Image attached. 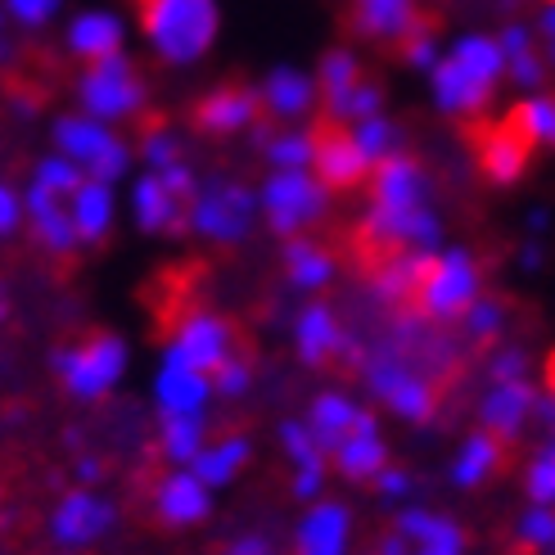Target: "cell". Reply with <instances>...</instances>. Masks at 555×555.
<instances>
[{
    "label": "cell",
    "mask_w": 555,
    "mask_h": 555,
    "mask_svg": "<svg viewBox=\"0 0 555 555\" xmlns=\"http://www.w3.org/2000/svg\"><path fill=\"white\" fill-rule=\"evenodd\" d=\"M258 204L267 227L281 240H294L308 235L330 212V190L317 181V172H271L258 190Z\"/></svg>",
    "instance_id": "obj_10"
},
{
    "label": "cell",
    "mask_w": 555,
    "mask_h": 555,
    "mask_svg": "<svg viewBox=\"0 0 555 555\" xmlns=\"http://www.w3.org/2000/svg\"><path fill=\"white\" fill-rule=\"evenodd\" d=\"M352 135H357V145H362V154H366L371 163H384V158L402 154V131H398L393 118H384V114H375V118H366V122H357Z\"/></svg>",
    "instance_id": "obj_42"
},
{
    "label": "cell",
    "mask_w": 555,
    "mask_h": 555,
    "mask_svg": "<svg viewBox=\"0 0 555 555\" xmlns=\"http://www.w3.org/2000/svg\"><path fill=\"white\" fill-rule=\"evenodd\" d=\"M248 456H254L248 434H221V438H208V448L190 461V469L217 492V488H227V483L240 479V469L248 465Z\"/></svg>",
    "instance_id": "obj_34"
},
{
    "label": "cell",
    "mask_w": 555,
    "mask_h": 555,
    "mask_svg": "<svg viewBox=\"0 0 555 555\" xmlns=\"http://www.w3.org/2000/svg\"><path fill=\"white\" fill-rule=\"evenodd\" d=\"M362 379L371 388V398L388 406L406 425H429L438 411V384L411 362L398 348H375L362 357Z\"/></svg>",
    "instance_id": "obj_3"
},
{
    "label": "cell",
    "mask_w": 555,
    "mask_h": 555,
    "mask_svg": "<svg viewBox=\"0 0 555 555\" xmlns=\"http://www.w3.org/2000/svg\"><path fill=\"white\" fill-rule=\"evenodd\" d=\"M73 227H77V240L81 244H104L108 227H114V185H104V181H81L73 190Z\"/></svg>",
    "instance_id": "obj_36"
},
{
    "label": "cell",
    "mask_w": 555,
    "mask_h": 555,
    "mask_svg": "<svg viewBox=\"0 0 555 555\" xmlns=\"http://www.w3.org/2000/svg\"><path fill=\"white\" fill-rule=\"evenodd\" d=\"M5 5L23 27H46L54 10H60V0H5Z\"/></svg>",
    "instance_id": "obj_50"
},
{
    "label": "cell",
    "mask_w": 555,
    "mask_h": 555,
    "mask_svg": "<svg viewBox=\"0 0 555 555\" xmlns=\"http://www.w3.org/2000/svg\"><path fill=\"white\" fill-rule=\"evenodd\" d=\"M434 100L448 118L475 122L483 108L492 104L496 87L506 77V50L496 37H465L448 60H438L434 68Z\"/></svg>",
    "instance_id": "obj_1"
},
{
    "label": "cell",
    "mask_w": 555,
    "mask_h": 555,
    "mask_svg": "<svg viewBox=\"0 0 555 555\" xmlns=\"http://www.w3.org/2000/svg\"><path fill=\"white\" fill-rule=\"evenodd\" d=\"M131 212H135V227L150 231V235L190 231V199L177 194L158 172H145L141 181L131 185Z\"/></svg>",
    "instance_id": "obj_23"
},
{
    "label": "cell",
    "mask_w": 555,
    "mask_h": 555,
    "mask_svg": "<svg viewBox=\"0 0 555 555\" xmlns=\"http://www.w3.org/2000/svg\"><path fill=\"white\" fill-rule=\"evenodd\" d=\"M114 524H118L114 502L100 496L95 488H81L77 483L50 511V542L60 546V551H87V546H95L108 529H114Z\"/></svg>",
    "instance_id": "obj_14"
},
{
    "label": "cell",
    "mask_w": 555,
    "mask_h": 555,
    "mask_svg": "<svg viewBox=\"0 0 555 555\" xmlns=\"http://www.w3.org/2000/svg\"><path fill=\"white\" fill-rule=\"evenodd\" d=\"M54 150L68 163H77L91 181H104V185H114L131 168V150L122 135L108 131V122L87 118V114H68L54 122Z\"/></svg>",
    "instance_id": "obj_9"
},
{
    "label": "cell",
    "mask_w": 555,
    "mask_h": 555,
    "mask_svg": "<svg viewBox=\"0 0 555 555\" xmlns=\"http://www.w3.org/2000/svg\"><path fill=\"white\" fill-rule=\"evenodd\" d=\"M317 91H321L325 118H335V122L357 127V122L384 114V87L375 77H366L362 60H357L352 50H325L321 54Z\"/></svg>",
    "instance_id": "obj_6"
},
{
    "label": "cell",
    "mask_w": 555,
    "mask_h": 555,
    "mask_svg": "<svg viewBox=\"0 0 555 555\" xmlns=\"http://www.w3.org/2000/svg\"><path fill=\"white\" fill-rule=\"evenodd\" d=\"M393 533L402 538L406 555H469V533L461 524L425 506H402Z\"/></svg>",
    "instance_id": "obj_21"
},
{
    "label": "cell",
    "mask_w": 555,
    "mask_h": 555,
    "mask_svg": "<svg viewBox=\"0 0 555 555\" xmlns=\"http://www.w3.org/2000/svg\"><path fill=\"white\" fill-rule=\"evenodd\" d=\"M5 54H10V46H5V37H0V60H5Z\"/></svg>",
    "instance_id": "obj_57"
},
{
    "label": "cell",
    "mask_w": 555,
    "mask_h": 555,
    "mask_svg": "<svg viewBox=\"0 0 555 555\" xmlns=\"http://www.w3.org/2000/svg\"><path fill=\"white\" fill-rule=\"evenodd\" d=\"M515 542H519V551L555 555V511L529 502V511L515 519Z\"/></svg>",
    "instance_id": "obj_43"
},
{
    "label": "cell",
    "mask_w": 555,
    "mask_h": 555,
    "mask_svg": "<svg viewBox=\"0 0 555 555\" xmlns=\"http://www.w3.org/2000/svg\"><path fill=\"white\" fill-rule=\"evenodd\" d=\"M384 465H388V442L379 434V415L330 452V469H339V479H348V483H375Z\"/></svg>",
    "instance_id": "obj_31"
},
{
    "label": "cell",
    "mask_w": 555,
    "mask_h": 555,
    "mask_svg": "<svg viewBox=\"0 0 555 555\" xmlns=\"http://www.w3.org/2000/svg\"><path fill=\"white\" fill-rule=\"evenodd\" d=\"M352 511L344 502H312L294 529V555H348Z\"/></svg>",
    "instance_id": "obj_28"
},
{
    "label": "cell",
    "mask_w": 555,
    "mask_h": 555,
    "mask_svg": "<svg viewBox=\"0 0 555 555\" xmlns=\"http://www.w3.org/2000/svg\"><path fill=\"white\" fill-rule=\"evenodd\" d=\"M258 212H262L258 190H248L244 181H231V177H212V181H199V194L190 204V231L212 244H240L254 231Z\"/></svg>",
    "instance_id": "obj_7"
},
{
    "label": "cell",
    "mask_w": 555,
    "mask_h": 555,
    "mask_svg": "<svg viewBox=\"0 0 555 555\" xmlns=\"http://www.w3.org/2000/svg\"><path fill=\"white\" fill-rule=\"evenodd\" d=\"M68 50L77 54L81 64H104V60H118L122 54V23L114 18V14H81V18H73V27H68Z\"/></svg>",
    "instance_id": "obj_35"
},
{
    "label": "cell",
    "mask_w": 555,
    "mask_h": 555,
    "mask_svg": "<svg viewBox=\"0 0 555 555\" xmlns=\"http://www.w3.org/2000/svg\"><path fill=\"white\" fill-rule=\"evenodd\" d=\"M275 438H281V452L289 456L294 465V479H289V492L298 496V502H321V488L330 479V456L321 452V442L312 438L308 421H285L281 429H275Z\"/></svg>",
    "instance_id": "obj_25"
},
{
    "label": "cell",
    "mask_w": 555,
    "mask_h": 555,
    "mask_svg": "<svg viewBox=\"0 0 555 555\" xmlns=\"http://www.w3.org/2000/svg\"><path fill=\"white\" fill-rule=\"evenodd\" d=\"M50 366L73 402H104L127 375V344L118 335H104L100 330V335L81 339V344L54 348Z\"/></svg>",
    "instance_id": "obj_4"
},
{
    "label": "cell",
    "mask_w": 555,
    "mask_h": 555,
    "mask_svg": "<svg viewBox=\"0 0 555 555\" xmlns=\"http://www.w3.org/2000/svg\"><path fill=\"white\" fill-rule=\"evenodd\" d=\"M27 221V204H23V194L10 185V181H0V240H10L18 227Z\"/></svg>",
    "instance_id": "obj_48"
},
{
    "label": "cell",
    "mask_w": 555,
    "mask_h": 555,
    "mask_svg": "<svg viewBox=\"0 0 555 555\" xmlns=\"http://www.w3.org/2000/svg\"><path fill=\"white\" fill-rule=\"evenodd\" d=\"M533 411H538V388L529 379L488 384V393L479 398V429H488L502 442H515L533 425Z\"/></svg>",
    "instance_id": "obj_22"
},
{
    "label": "cell",
    "mask_w": 555,
    "mask_h": 555,
    "mask_svg": "<svg viewBox=\"0 0 555 555\" xmlns=\"http://www.w3.org/2000/svg\"><path fill=\"white\" fill-rule=\"evenodd\" d=\"M488 379L492 384H506V379H529V352L506 344V348H496L488 357Z\"/></svg>",
    "instance_id": "obj_47"
},
{
    "label": "cell",
    "mask_w": 555,
    "mask_h": 555,
    "mask_svg": "<svg viewBox=\"0 0 555 555\" xmlns=\"http://www.w3.org/2000/svg\"><path fill=\"white\" fill-rule=\"evenodd\" d=\"M438 248H402V254H388L371 267V294L384 302V308H411L421 298V285L429 275Z\"/></svg>",
    "instance_id": "obj_24"
},
{
    "label": "cell",
    "mask_w": 555,
    "mask_h": 555,
    "mask_svg": "<svg viewBox=\"0 0 555 555\" xmlns=\"http://www.w3.org/2000/svg\"><path fill=\"white\" fill-rule=\"evenodd\" d=\"M145 77L135 68L127 54L118 60H104L81 68L77 77V100H81V114L100 118V122H131L145 114Z\"/></svg>",
    "instance_id": "obj_8"
},
{
    "label": "cell",
    "mask_w": 555,
    "mask_h": 555,
    "mask_svg": "<svg viewBox=\"0 0 555 555\" xmlns=\"http://www.w3.org/2000/svg\"><path fill=\"white\" fill-rule=\"evenodd\" d=\"M73 194L64 190H50V185H27L23 204H27V227H33V240L41 244V254L50 258H73L81 240H77V227H73V208H68Z\"/></svg>",
    "instance_id": "obj_18"
},
{
    "label": "cell",
    "mask_w": 555,
    "mask_h": 555,
    "mask_svg": "<svg viewBox=\"0 0 555 555\" xmlns=\"http://www.w3.org/2000/svg\"><path fill=\"white\" fill-rule=\"evenodd\" d=\"M204 448H208V415H163V425H158L163 461H172L177 469H185Z\"/></svg>",
    "instance_id": "obj_38"
},
{
    "label": "cell",
    "mask_w": 555,
    "mask_h": 555,
    "mask_svg": "<svg viewBox=\"0 0 555 555\" xmlns=\"http://www.w3.org/2000/svg\"><path fill=\"white\" fill-rule=\"evenodd\" d=\"M212 388H217V398H227V402L244 398L248 388H254V362H248L244 352H235L231 362H221V366H217V375H212Z\"/></svg>",
    "instance_id": "obj_46"
},
{
    "label": "cell",
    "mask_w": 555,
    "mask_h": 555,
    "mask_svg": "<svg viewBox=\"0 0 555 555\" xmlns=\"http://www.w3.org/2000/svg\"><path fill=\"white\" fill-rule=\"evenodd\" d=\"M267 118V108H262V95L258 87H244V81H227V87H217L208 95H199V104H194V131H204V135H240L248 127H262Z\"/></svg>",
    "instance_id": "obj_15"
},
{
    "label": "cell",
    "mask_w": 555,
    "mask_h": 555,
    "mask_svg": "<svg viewBox=\"0 0 555 555\" xmlns=\"http://www.w3.org/2000/svg\"><path fill=\"white\" fill-rule=\"evenodd\" d=\"M212 398H217L212 375L190 366L177 348H163V362H158V375H154L158 415H204Z\"/></svg>",
    "instance_id": "obj_16"
},
{
    "label": "cell",
    "mask_w": 555,
    "mask_h": 555,
    "mask_svg": "<svg viewBox=\"0 0 555 555\" xmlns=\"http://www.w3.org/2000/svg\"><path fill=\"white\" fill-rule=\"evenodd\" d=\"M258 145H262V154H267V163L275 172H312V131H298V127L271 131V127H258Z\"/></svg>",
    "instance_id": "obj_39"
},
{
    "label": "cell",
    "mask_w": 555,
    "mask_h": 555,
    "mask_svg": "<svg viewBox=\"0 0 555 555\" xmlns=\"http://www.w3.org/2000/svg\"><path fill=\"white\" fill-rule=\"evenodd\" d=\"M479 298H483V271H479V262H475L469 248L452 244V248H438L434 254L415 308H421L425 321L448 325V321H461Z\"/></svg>",
    "instance_id": "obj_5"
},
{
    "label": "cell",
    "mask_w": 555,
    "mask_h": 555,
    "mask_svg": "<svg viewBox=\"0 0 555 555\" xmlns=\"http://www.w3.org/2000/svg\"><path fill=\"white\" fill-rule=\"evenodd\" d=\"M411 488H415V479L406 475V469H398V465H384L375 475V492L384 496V502H406Z\"/></svg>",
    "instance_id": "obj_49"
},
{
    "label": "cell",
    "mask_w": 555,
    "mask_h": 555,
    "mask_svg": "<svg viewBox=\"0 0 555 555\" xmlns=\"http://www.w3.org/2000/svg\"><path fill=\"white\" fill-rule=\"evenodd\" d=\"M141 158L150 163V172H163V168H177V163H185L181 141H177V135L163 127V122L145 127V135H141Z\"/></svg>",
    "instance_id": "obj_45"
},
{
    "label": "cell",
    "mask_w": 555,
    "mask_h": 555,
    "mask_svg": "<svg viewBox=\"0 0 555 555\" xmlns=\"http://www.w3.org/2000/svg\"><path fill=\"white\" fill-rule=\"evenodd\" d=\"M502 465H506V442L492 438L488 429H475L456 448V456L448 465V479H452V488L469 492V488H483Z\"/></svg>",
    "instance_id": "obj_32"
},
{
    "label": "cell",
    "mask_w": 555,
    "mask_h": 555,
    "mask_svg": "<svg viewBox=\"0 0 555 555\" xmlns=\"http://www.w3.org/2000/svg\"><path fill=\"white\" fill-rule=\"evenodd\" d=\"M506 321H511V317H506V302H502V298H488V294L461 317L469 344H496V339L506 335Z\"/></svg>",
    "instance_id": "obj_41"
},
{
    "label": "cell",
    "mask_w": 555,
    "mask_h": 555,
    "mask_svg": "<svg viewBox=\"0 0 555 555\" xmlns=\"http://www.w3.org/2000/svg\"><path fill=\"white\" fill-rule=\"evenodd\" d=\"M357 235H362L371 254L388 258V254H402V248H438L442 221L429 204L425 208H375L371 204Z\"/></svg>",
    "instance_id": "obj_12"
},
{
    "label": "cell",
    "mask_w": 555,
    "mask_h": 555,
    "mask_svg": "<svg viewBox=\"0 0 555 555\" xmlns=\"http://www.w3.org/2000/svg\"><path fill=\"white\" fill-rule=\"evenodd\" d=\"M496 41H502V50H506V77H515V87H524V91H538L546 81V68H551L538 37L529 33V27L511 23Z\"/></svg>",
    "instance_id": "obj_37"
},
{
    "label": "cell",
    "mask_w": 555,
    "mask_h": 555,
    "mask_svg": "<svg viewBox=\"0 0 555 555\" xmlns=\"http://www.w3.org/2000/svg\"><path fill=\"white\" fill-rule=\"evenodd\" d=\"M294 348H298V362L312 366V371L344 357L348 335H344V321L335 317L330 302H308V308L294 317Z\"/></svg>",
    "instance_id": "obj_27"
},
{
    "label": "cell",
    "mask_w": 555,
    "mask_h": 555,
    "mask_svg": "<svg viewBox=\"0 0 555 555\" xmlns=\"http://www.w3.org/2000/svg\"><path fill=\"white\" fill-rule=\"evenodd\" d=\"M506 118L515 122V131L533 150H555V95H529V100H519Z\"/></svg>",
    "instance_id": "obj_40"
},
{
    "label": "cell",
    "mask_w": 555,
    "mask_h": 555,
    "mask_svg": "<svg viewBox=\"0 0 555 555\" xmlns=\"http://www.w3.org/2000/svg\"><path fill=\"white\" fill-rule=\"evenodd\" d=\"M5 321H10V289L0 285V325H5Z\"/></svg>",
    "instance_id": "obj_56"
},
{
    "label": "cell",
    "mask_w": 555,
    "mask_h": 555,
    "mask_svg": "<svg viewBox=\"0 0 555 555\" xmlns=\"http://www.w3.org/2000/svg\"><path fill=\"white\" fill-rule=\"evenodd\" d=\"M371 204L375 208H425L429 204V177L406 150L375 163L371 172Z\"/></svg>",
    "instance_id": "obj_29"
},
{
    "label": "cell",
    "mask_w": 555,
    "mask_h": 555,
    "mask_svg": "<svg viewBox=\"0 0 555 555\" xmlns=\"http://www.w3.org/2000/svg\"><path fill=\"white\" fill-rule=\"evenodd\" d=\"M302 421H308L312 438L321 442V452L330 456L344 438H352L362 425H371V421H375V411L362 406L352 393H344V388H325V393L312 398V406H308V415H302Z\"/></svg>",
    "instance_id": "obj_26"
},
{
    "label": "cell",
    "mask_w": 555,
    "mask_h": 555,
    "mask_svg": "<svg viewBox=\"0 0 555 555\" xmlns=\"http://www.w3.org/2000/svg\"><path fill=\"white\" fill-rule=\"evenodd\" d=\"M524 492H529L533 506L555 511V442H542V448L524 465Z\"/></svg>",
    "instance_id": "obj_44"
},
{
    "label": "cell",
    "mask_w": 555,
    "mask_h": 555,
    "mask_svg": "<svg viewBox=\"0 0 555 555\" xmlns=\"http://www.w3.org/2000/svg\"><path fill=\"white\" fill-rule=\"evenodd\" d=\"M73 475H77V483H81V488H91V483H100V479H104V461H100V456H81V461L73 465Z\"/></svg>",
    "instance_id": "obj_53"
},
{
    "label": "cell",
    "mask_w": 555,
    "mask_h": 555,
    "mask_svg": "<svg viewBox=\"0 0 555 555\" xmlns=\"http://www.w3.org/2000/svg\"><path fill=\"white\" fill-rule=\"evenodd\" d=\"M425 18H429V10H421V0H348L344 33L393 54Z\"/></svg>",
    "instance_id": "obj_13"
},
{
    "label": "cell",
    "mask_w": 555,
    "mask_h": 555,
    "mask_svg": "<svg viewBox=\"0 0 555 555\" xmlns=\"http://www.w3.org/2000/svg\"><path fill=\"white\" fill-rule=\"evenodd\" d=\"M258 95H262V108H267L271 122H298V118H308L312 108L321 104L317 77L298 73V68H271L262 77Z\"/></svg>",
    "instance_id": "obj_30"
},
{
    "label": "cell",
    "mask_w": 555,
    "mask_h": 555,
    "mask_svg": "<svg viewBox=\"0 0 555 555\" xmlns=\"http://www.w3.org/2000/svg\"><path fill=\"white\" fill-rule=\"evenodd\" d=\"M546 227H551V212H546V208L529 212V231H546Z\"/></svg>",
    "instance_id": "obj_55"
},
{
    "label": "cell",
    "mask_w": 555,
    "mask_h": 555,
    "mask_svg": "<svg viewBox=\"0 0 555 555\" xmlns=\"http://www.w3.org/2000/svg\"><path fill=\"white\" fill-rule=\"evenodd\" d=\"M135 23L163 64H194L217 41V0H131Z\"/></svg>",
    "instance_id": "obj_2"
},
{
    "label": "cell",
    "mask_w": 555,
    "mask_h": 555,
    "mask_svg": "<svg viewBox=\"0 0 555 555\" xmlns=\"http://www.w3.org/2000/svg\"><path fill=\"white\" fill-rule=\"evenodd\" d=\"M335 254L325 244H317L312 235H294L285 240V281L298 289V294H321L335 285Z\"/></svg>",
    "instance_id": "obj_33"
},
{
    "label": "cell",
    "mask_w": 555,
    "mask_h": 555,
    "mask_svg": "<svg viewBox=\"0 0 555 555\" xmlns=\"http://www.w3.org/2000/svg\"><path fill=\"white\" fill-rule=\"evenodd\" d=\"M154 515L163 529H194L212 515V488L194 469H172L154 483Z\"/></svg>",
    "instance_id": "obj_20"
},
{
    "label": "cell",
    "mask_w": 555,
    "mask_h": 555,
    "mask_svg": "<svg viewBox=\"0 0 555 555\" xmlns=\"http://www.w3.org/2000/svg\"><path fill=\"white\" fill-rule=\"evenodd\" d=\"M475 158H479V172L492 185H515V181H524V172H529L533 145L515 131L511 118H502V122L475 127Z\"/></svg>",
    "instance_id": "obj_19"
},
{
    "label": "cell",
    "mask_w": 555,
    "mask_h": 555,
    "mask_svg": "<svg viewBox=\"0 0 555 555\" xmlns=\"http://www.w3.org/2000/svg\"><path fill=\"white\" fill-rule=\"evenodd\" d=\"M227 555H275V542L262 538V533H244V538H235L227 546Z\"/></svg>",
    "instance_id": "obj_52"
},
{
    "label": "cell",
    "mask_w": 555,
    "mask_h": 555,
    "mask_svg": "<svg viewBox=\"0 0 555 555\" xmlns=\"http://www.w3.org/2000/svg\"><path fill=\"white\" fill-rule=\"evenodd\" d=\"M519 267H524V271H538V267H542V244H524V248H519Z\"/></svg>",
    "instance_id": "obj_54"
},
{
    "label": "cell",
    "mask_w": 555,
    "mask_h": 555,
    "mask_svg": "<svg viewBox=\"0 0 555 555\" xmlns=\"http://www.w3.org/2000/svg\"><path fill=\"white\" fill-rule=\"evenodd\" d=\"M312 172L330 194H348V190L371 181L375 163L362 154V145H357V135H352L348 122L321 118L312 127Z\"/></svg>",
    "instance_id": "obj_11"
},
{
    "label": "cell",
    "mask_w": 555,
    "mask_h": 555,
    "mask_svg": "<svg viewBox=\"0 0 555 555\" xmlns=\"http://www.w3.org/2000/svg\"><path fill=\"white\" fill-rule=\"evenodd\" d=\"M168 348H177L185 362L199 366L204 375H217V366L235 357V330H231L227 317H217L208 308H194V312L181 317V325H177V335H172Z\"/></svg>",
    "instance_id": "obj_17"
},
{
    "label": "cell",
    "mask_w": 555,
    "mask_h": 555,
    "mask_svg": "<svg viewBox=\"0 0 555 555\" xmlns=\"http://www.w3.org/2000/svg\"><path fill=\"white\" fill-rule=\"evenodd\" d=\"M538 46L546 54V64L555 68V0H546V10H542V23H538Z\"/></svg>",
    "instance_id": "obj_51"
}]
</instances>
